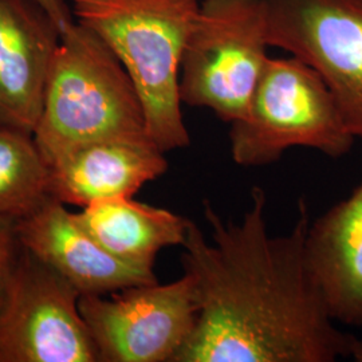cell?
Returning a JSON list of instances; mask_svg holds the SVG:
<instances>
[{
  "label": "cell",
  "instance_id": "cell-1",
  "mask_svg": "<svg viewBox=\"0 0 362 362\" xmlns=\"http://www.w3.org/2000/svg\"><path fill=\"white\" fill-rule=\"evenodd\" d=\"M260 187L240 221L226 220L204 200L209 239L192 221L182 245L199 314L173 362H334L351 356L311 270L305 197L286 235H270Z\"/></svg>",
  "mask_w": 362,
  "mask_h": 362
},
{
  "label": "cell",
  "instance_id": "cell-2",
  "mask_svg": "<svg viewBox=\"0 0 362 362\" xmlns=\"http://www.w3.org/2000/svg\"><path fill=\"white\" fill-rule=\"evenodd\" d=\"M34 139L49 165L94 141L151 139L128 71L104 39L78 22L61 35Z\"/></svg>",
  "mask_w": 362,
  "mask_h": 362
},
{
  "label": "cell",
  "instance_id": "cell-3",
  "mask_svg": "<svg viewBox=\"0 0 362 362\" xmlns=\"http://www.w3.org/2000/svg\"><path fill=\"white\" fill-rule=\"evenodd\" d=\"M69 1L76 22L104 39L128 71L153 143L165 153L188 146L180 64L200 0Z\"/></svg>",
  "mask_w": 362,
  "mask_h": 362
},
{
  "label": "cell",
  "instance_id": "cell-4",
  "mask_svg": "<svg viewBox=\"0 0 362 362\" xmlns=\"http://www.w3.org/2000/svg\"><path fill=\"white\" fill-rule=\"evenodd\" d=\"M356 137L321 76L297 57L267 59L246 113L231 124L230 151L240 167H266L290 148L348 155Z\"/></svg>",
  "mask_w": 362,
  "mask_h": 362
},
{
  "label": "cell",
  "instance_id": "cell-5",
  "mask_svg": "<svg viewBox=\"0 0 362 362\" xmlns=\"http://www.w3.org/2000/svg\"><path fill=\"white\" fill-rule=\"evenodd\" d=\"M269 47L263 0H200L181 55V104L233 124L246 113Z\"/></svg>",
  "mask_w": 362,
  "mask_h": 362
},
{
  "label": "cell",
  "instance_id": "cell-6",
  "mask_svg": "<svg viewBox=\"0 0 362 362\" xmlns=\"http://www.w3.org/2000/svg\"><path fill=\"white\" fill-rule=\"evenodd\" d=\"M79 311L100 362H173L194 332L199 300L188 274L167 285L81 296Z\"/></svg>",
  "mask_w": 362,
  "mask_h": 362
},
{
  "label": "cell",
  "instance_id": "cell-7",
  "mask_svg": "<svg viewBox=\"0 0 362 362\" xmlns=\"http://www.w3.org/2000/svg\"><path fill=\"white\" fill-rule=\"evenodd\" d=\"M267 42L313 67L362 139V0H263Z\"/></svg>",
  "mask_w": 362,
  "mask_h": 362
},
{
  "label": "cell",
  "instance_id": "cell-8",
  "mask_svg": "<svg viewBox=\"0 0 362 362\" xmlns=\"http://www.w3.org/2000/svg\"><path fill=\"white\" fill-rule=\"evenodd\" d=\"M81 294L23 247L0 310V362H100Z\"/></svg>",
  "mask_w": 362,
  "mask_h": 362
},
{
  "label": "cell",
  "instance_id": "cell-9",
  "mask_svg": "<svg viewBox=\"0 0 362 362\" xmlns=\"http://www.w3.org/2000/svg\"><path fill=\"white\" fill-rule=\"evenodd\" d=\"M61 35L37 0H0V127L34 134Z\"/></svg>",
  "mask_w": 362,
  "mask_h": 362
},
{
  "label": "cell",
  "instance_id": "cell-10",
  "mask_svg": "<svg viewBox=\"0 0 362 362\" xmlns=\"http://www.w3.org/2000/svg\"><path fill=\"white\" fill-rule=\"evenodd\" d=\"M15 228L23 247L81 296H110L132 286L157 282L153 270L134 267L109 254L54 197L18 221Z\"/></svg>",
  "mask_w": 362,
  "mask_h": 362
},
{
  "label": "cell",
  "instance_id": "cell-11",
  "mask_svg": "<svg viewBox=\"0 0 362 362\" xmlns=\"http://www.w3.org/2000/svg\"><path fill=\"white\" fill-rule=\"evenodd\" d=\"M168 170V160L151 139H112L82 145L50 165L55 200L85 208L132 197Z\"/></svg>",
  "mask_w": 362,
  "mask_h": 362
},
{
  "label": "cell",
  "instance_id": "cell-12",
  "mask_svg": "<svg viewBox=\"0 0 362 362\" xmlns=\"http://www.w3.org/2000/svg\"><path fill=\"white\" fill-rule=\"evenodd\" d=\"M306 250L311 270L337 324L362 327V181L310 221Z\"/></svg>",
  "mask_w": 362,
  "mask_h": 362
},
{
  "label": "cell",
  "instance_id": "cell-13",
  "mask_svg": "<svg viewBox=\"0 0 362 362\" xmlns=\"http://www.w3.org/2000/svg\"><path fill=\"white\" fill-rule=\"evenodd\" d=\"M74 218L115 258L145 270H153L161 250L182 246L192 223L169 209L132 197L93 203L74 214Z\"/></svg>",
  "mask_w": 362,
  "mask_h": 362
},
{
  "label": "cell",
  "instance_id": "cell-14",
  "mask_svg": "<svg viewBox=\"0 0 362 362\" xmlns=\"http://www.w3.org/2000/svg\"><path fill=\"white\" fill-rule=\"evenodd\" d=\"M50 199V165L34 134L0 127V220L16 224Z\"/></svg>",
  "mask_w": 362,
  "mask_h": 362
},
{
  "label": "cell",
  "instance_id": "cell-15",
  "mask_svg": "<svg viewBox=\"0 0 362 362\" xmlns=\"http://www.w3.org/2000/svg\"><path fill=\"white\" fill-rule=\"evenodd\" d=\"M23 254L15 224L0 220V310L7 299Z\"/></svg>",
  "mask_w": 362,
  "mask_h": 362
},
{
  "label": "cell",
  "instance_id": "cell-16",
  "mask_svg": "<svg viewBox=\"0 0 362 362\" xmlns=\"http://www.w3.org/2000/svg\"><path fill=\"white\" fill-rule=\"evenodd\" d=\"M37 1L52 15V19L55 21V23L61 28L62 33L76 22L71 7L67 4L66 0H37Z\"/></svg>",
  "mask_w": 362,
  "mask_h": 362
},
{
  "label": "cell",
  "instance_id": "cell-17",
  "mask_svg": "<svg viewBox=\"0 0 362 362\" xmlns=\"http://www.w3.org/2000/svg\"><path fill=\"white\" fill-rule=\"evenodd\" d=\"M353 360L356 362H362V341L361 339H357L353 350H351V356H350Z\"/></svg>",
  "mask_w": 362,
  "mask_h": 362
}]
</instances>
